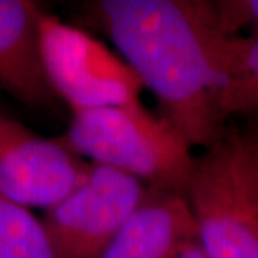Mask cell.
<instances>
[{
	"instance_id": "cell-1",
	"label": "cell",
	"mask_w": 258,
	"mask_h": 258,
	"mask_svg": "<svg viewBox=\"0 0 258 258\" xmlns=\"http://www.w3.org/2000/svg\"><path fill=\"white\" fill-rule=\"evenodd\" d=\"M88 10L188 144L211 145L225 129L218 98L232 39L217 26L212 2L99 0Z\"/></svg>"
},
{
	"instance_id": "cell-2",
	"label": "cell",
	"mask_w": 258,
	"mask_h": 258,
	"mask_svg": "<svg viewBox=\"0 0 258 258\" xmlns=\"http://www.w3.org/2000/svg\"><path fill=\"white\" fill-rule=\"evenodd\" d=\"M185 198L210 258H258V132L224 129L195 158Z\"/></svg>"
},
{
	"instance_id": "cell-3",
	"label": "cell",
	"mask_w": 258,
	"mask_h": 258,
	"mask_svg": "<svg viewBox=\"0 0 258 258\" xmlns=\"http://www.w3.org/2000/svg\"><path fill=\"white\" fill-rule=\"evenodd\" d=\"M74 155L135 176L148 188L184 194L195 158L182 134L141 105L72 112L57 138Z\"/></svg>"
},
{
	"instance_id": "cell-4",
	"label": "cell",
	"mask_w": 258,
	"mask_h": 258,
	"mask_svg": "<svg viewBox=\"0 0 258 258\" xmlns=\"http://www.w3.org/2000/svg\"><path fill=\"white\" fill-rule=\"evenodd\" d=\"M40 50L47 81L72 112L141 103L138 76L123 59L81 29L45 13Z\"/></svg>"
},
{
	"instance_id": "cell-5",
	"label": "cell",
	"mask_w": 258,
	"mask_h": 258,
	"mask_svg": "<svg viewBox=\"0 0 258 258\" xmlns=\"http://www.w3.org/2000/svg\"><path fill=\"white\" fill-rule=\"evenodd\" d=\"M147 191L135 176L91 164L82 181L42 218L59 258L99 257Z\"/></svg>"
},
{
	"instance_id": "cell-6",
	"label": "cell",
	"mask_w": 258,
	"mask_h": 258,
	"mask_svg": "<svg viewBox=\"0 0 258 258\" xmlns=\"http://www.w3.org/2000/svg\"><path fill=\"white\" fill-rule=\"evenodd\" d=\"M89 166L59 139L43 138L0 111V198L47 210L82 181Z\"/></svg>"
},
{
	"instance_id": "cell-7",
	"label": "cell",
	"mask_w": 258,
	"mask_h": 258,
	"mask_svg": "<svg viewBox=\"0 0 258 258\" xmlns=\"http://www.w3.org/2000/svg\"><path fill=\"white\" fill-rule=\"evenodd\" d=\"M43 15L35 2L0 0V92L33 109H55L59 98L40 50Z\"/></svg>"
},
{
	"instance_id": "cell-8",
	"label": "cell",
	"mask_w": 258,
	"mask_h": 258,
	"mask_svg": "<svg viewBox=\"0 0 258 258\" xmlns=\"http://www.w3.org/2000/svg\"><path fill=\"white\" fill-rule=\"evenodd\" d=\"M197 237L184 194L148 188L147 195L98 258H176Z\"/></svg>"
},
{
	"instance_id": "cell-9",
	"label": "cell",
	"mask_w": 258,
	"mask_h": 258,
	"mask_svg": "<svg viewBox=\"0 0 258 258\" xmlns=\"http://www.w3.org/2000/svg\"><path fill=\"white\" fill-rule=\"evenodd\" d=\"M222 119L258 116V35L232 36L228 78L218 98Z\"/></svg>"
},
{
	"instance_id": "cell-10",
	"label": "cell",
	"mask_w": 258,
	"mask_h": 258,
	"mask_svg": "<svg viewBox=\"0 0 258 258\" xmlns=\"http://www.w3.org/2000/svg\"><path fill=\"white\" fill-rule=\"evenodd\" d=\"M0 258H59L42 220L0 198Z\"/></svg>"
},
{
	"instance_id": "cell-11",
	"label": "cell",
	"mask_w": 258,
	"mask_h": 258,
	"mask_svg": "<svg viewBox=\"0 0 258 258\" xmlns=\"http://www.w3.org/2000/svg\"><path fill=\"white\" fill-rule=\"evenodd\" d=\"M217 26L222 35L235 36L245 26L258 29V0H224L212 2Z\"/></svg>"
},
{
	"instance_id": "cell-12",
	"label": "cell",
	"mask_w": 258,
	"mask_h": 258,
	"mask_svg": "<svg viewBox=\"0 0 258 258\" xmlns=\"http://www.w3.org/2000/svg\"><path fill=\"white\" fill-rule=\"evenodd\" d=\"M176 258H210V255L201 247L197 237H194V238H189L182 242Z\"/></svg>"
}]
</instances>
